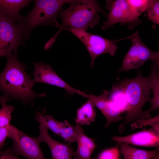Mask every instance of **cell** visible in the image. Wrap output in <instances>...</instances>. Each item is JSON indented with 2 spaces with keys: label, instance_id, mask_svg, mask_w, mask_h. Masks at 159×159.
<instances>
[{
  "label": "cell",
  "instance_id": "6da1fadb",
  "mask_svg": "<svg viewBox=\"0 0 159 159\" xmlns=\"http://www.w3.org/2000/svg\"><path fill=\"white\" fill-rule=\"evenodd\" d=\"M18 52L7 56V62L0 73V102L2 105L11 99L19 100L26 105L28 103L32 105L37 98L45 96L46 94H38L34 92L33 79L26 71L27 67L19 61Z\"/></svg>",
  "mask_w": 159,
  "mask_h": 159
},
{
  "label": "cell",
  "instance_id": "7a4b0ae2",
  "mask_svg": "<svg viewBox=\"0 0 159 159\" xmlns=\"http://www.w3.org/2000/svg\"><path fill=\"white\" fill-rule=\"evenodd\" d=\"M114 85L125 94L127 101V114L118 129L120 133L124 131L126 125L138 119H144L143 107L151 99V82L150 76L144 77L139 73L132 79L125 78Z\"/></svg>",
  "mask_w": 159,
  "mask_h": 159
},
{
  "label": "cell",
  "instance_id": "3957f363",
  "mask_svg": "<svg viewBox=\"0 0 159 159\" xmlns=\"http://www.w3.org/2000/svg\"><path fill=\"white\" fill-rule=\"evenodd\" d=\"M105 14L98 1L95 0H74L67 9L60 13L62 24L59 30L51 39L55 41L62 29L65 27L80 29L87 31L99 24L98 14Z\"/></svg>",
  "mask_w": 159,
  "mask_h": 159
},
{
  "label": "cell",
  "instance_id": "277c9868",
  "mask_svg": "<svg viewBox=\"0 0 159 159\" xmlns=\"http://www.w3.org/2000/svg\"><path fill=\"white\" fill-rule=\"evenodd\" d=\"M73 0H36L34 6L27 16L15 23L25 41L30 37L32 31L40 25H51L59 27L57 21L59 13L62 10L63 5L71 3Z\"/></svg>",
  "mask_w": 159,
  "mask_h": 159
},
{
  "label": "cell",
  "instance_id": "5b68a950",
  "mask_svg": "<svg viewBox=\"0 0 159 159\" xmlns=\"http://www.w3.org/2000/svg\"><path fill=\"white\" fill-rule=\"evenodd\" d=\"M67 30L75 36L84 44L91 58L90 67L92 69L95 59L100 55L108 53L114 56L117 49L116 43L126 39H130L134 36V33L130 36L120 39L111 40L100 36L92 34L80 29H72L68 27L62 28Z\"/></svg>",
  "mask_w": 159,
  "mask_h": 159
},
{
  "label": "cell",
  "instance_id": "8992f818",
  "mask_svg": "<svg viewBox=\"0 0 159 159\" xmlns=\"http://www.w3.org/2000/svg\"><path fill=\"white\" fill-rule=\"evenodd\" d=\"M131 46L124 57L119 72L133 69H139L147 60H150L159 66V51L148 48L142 42L138 33L131 38Z\"/></svg>",
  "mask_w": 159,
  "mask_h": 159
},
{
  "label": "cell",
  "instance_id": "52a82bcc",
  "mask_svg": "<svg viewBox=\"0 0 159 159\" xmlns=\"http://www.w3.org/2000/svg\"><path fill=\"white\" fill-rule=\"evenodd\" d=\"M8 137L13 142L12 146L9 148L11 154L21 155L27 159H46L37 138L29 136L11 125L8 127Z\"/></svg>",
  "mask_w": 159,
  "mask_h": 159
},
{
  "label": "cell",
  "instance_id": "ba28073f",
  "mask_svg": "<svg viewBox=\"0 0 159 159\" xmlns=\"http://www.w3.org/2000/svg\"><path fill=\"white\" fill-rule=\"evenodd\" d=\"M25 42L12 18L0 13V58L18 52Z\"/></svg>",
  "mask_w": 159,
  "mask_h": 159
},
{
  "label": "cell",
  "instance_id": "9c48e42d",
  "mask_svg": "<svg viewBox=\"0 0 159 159\" xmlns=\"http://www.w3.org/2000/svg\"><path fill=\"white\" fill-rule=\"evenodd\" d=\"M34 70L33 72V81L36 83H42L64 89L70 94H77L83 96L85 93L70 86L62 79L52 69L50 64L42 62H34Z\"/></svg>",
  "mask_w": 159,
  "mask_h": 159
},
{
  "label": "cell",
  "instance_id": "30bf717a",
  "mask_svg": "<svg viewBox=\"0 0 159 159\" xmlns=\"http://www.w3.org/2000/svg\"><path fill=\"white\" fill-rule=\"evenodd\" d=\"M106 9L109 10L107 20L102 29L105 30L117 23H128L131 29L133 17L132 11L127 0H106Z\"/></svg>",
  "mask_w": 159,
  "mask_h": 159
},
{
  "label": "cell",
  "instance_id": "8fae6325",
  "mask_svg": "<svg viewBox=\"0 0 159 159\" xmlns=\"http://www.w3.org/2000/svg\"><path fill=\"white\" fill-rule=\"evenodd\" d=\"M109 93L107 90H105L99 96L85 93L83 97L90 100L104 116L106 120L105 128L113 122L122 120L123 117L121 114L124 111L109 99Z\"/></svg>",
  "mask_w": 159,
  "mask_h": 159
},
{
  "label": "cell",
  "instance_id": "7c38bea8",
  "mask_svg": "<svg viewBox=\"0 0 159 159\" xmlns=\"http://www.w3.org/2000/svg\"><path fill=\"white\" fill-rule=\"evenodd\" d=\"M111 139L119 144L125 143L140 146L158 148L159 130L151 127L127 136H113Z\"/></svg>",
  "mask_w": 159,
  "mask_h": 159
},
{
  "label": "cell",
  "instance_id": "4fadbf2b",
  "mask_svg": "<svg viewBox=\"0 0 159 159\" xmlns=\"http://www.w3.org/2000/svg\"><path fill=\"white\" fill-rule=\"evenodd\" d=\"M39 125L40 132L37 137L40 143H46L49 147L52 154V159H72L74 155L70 144L60 143L53 139L48 132V129L40 120H38Z\"/></svg>",
  "mask_w": 159,
  "mask_h": 159
},
{
  "label": "cell",
  "instance_id": "5bb4252c",
  "mask_svg": "<svg viewBox=\"0 0 159 159\" xmlns=\"http://www.w3.org/2000/svg\"><path fill=\"white\" fill-rule=\"evenodd\" d=\"M75 124L76 142L77 147L74 154L81 159H92V153L96 147L94 140L85 134L80 124L77 122Z\"/></svg>",
  "mask_w": 159,
  "mask_h": 159
},
{
  "label": "cell",
  "instance_id": "9a60e30c",
  "mask_svg": "<svg viewBox=\"0 0 159 159\" xmlns=\"http://www.w3.org/2000/svg\"><path fill=\"white\" fill-rule=\"evenodd\" d=\"M32 1L29 0H0V13L11 17L15 23L20 21L23 16L19 14L20 11L29 5Z\"/></svg>",
  "mask_w": 159,
  "mask_h": 159
},
{
  "label": "cell",
  "instance_id": "2e32d148",
  "mask_svg": "<svg viewBox=\"0 0 159 159\" xmlns=\"http://www.w3.org/2000/svg\"><path fill=\"white\" fill-rule=\"evenodd\" d=\"M44 109L42 112H36L35 118L41 121L47 127L56 135L63 138L67 134L70 127V124L66 120L60 122L55 119L52 115L44 114Z\"/></svg>",
  "mask_w": 159,
  "mask_h": 159
},
{
  "label": "cell",
  "instance_id": "e0dca14e",
  "mask_svg": "<svg viewBox=\"0 0 159 159\" xmlns=\"http://www.w3.org/2000/svg\"><path fill=\"white\" fill-rule=\"evenodd\" d=\"M159 66L155 64L151 67L150 75L151 82V93L153 97L150 102V107L148 110L144 111V119L151 118V112L159 108Z\"/></svg>",
  "mask_w": 159,
  "mask_h": 159
},
{
  "label": "cell",
  "instance_id": "ac0fdd59",
  "mask_svg": "<svg viewBox=\"0 0 159 159\" xmlns=\"http://www.w3.org/2000/svg\"><path fill=\"white\" fill-rule=\"evenodd\" d=\"M120 153L124 159H151L159 150V148L152 151L136 148L127 143L120 144Z\"/></svg>",
  "mask_w": 159,
  "mask_h": 159
},
{
  "label": "cell",
  "instance_id": "d6986e66",
  "mask_svg": "<svg viewBox=\"0 0 159 159\" xmlns=\"http://www.w3.org/2000/svg\"><path fill=\"white\" fill-rule=\"evenodd\" d=\"M95 107L93 103L88 100L77 110L75 122L81 125H90L95 120L96 113Z\"/></svg>",
  "mask_w": 159,
  "mask_h": 159
},
{
  "label": "cell",
  "instance_id": "ffe728a7",
  "mask_svg": "<svg viewBox=\"0 0 159 159\" xmlns=\"http://www.w3.org/2000/svg\"><path fill=\"white\" fill-rule=\"evenodd\" d=\"M130 7L133 17L132 24H137L141 21L139 16L143 12L147 11L154 0H127Z\"/></svg>",
  "mask_w": 159,
  "mask_h": 159
},
{
  "label": "cell",
  "instance_id": "44dd1931",
  "mask_svg": "<svg viewBox=\"0 0 159 159\" xmlns=\"http://www.w3.org/2000/svg\"><path fill=\"white\" fill-rule=\"evenodd\" d=\"M2 107L0 108V128L10 125L11 113L14 109V107L6 104L2 105Z\"/></svg>",
  "mask_w": 159,
  "mask_h": 159
},
{
  "label": "cell",
  "instance_id": "7402d4cb",
  "mask_svg": "<svg viewBox=\"0 0 159 159\" xmlns=\"http://www.w3.org/2000/svg\"><path fill=\"white\" fill-rule=\"evenodd\" d=\"M151 126L152 127L159 130V115L148 119H138L131 125V129L133 130L141 128L146 125Z\"/></svg>",
  "mask_w": 159,
  "mask_h": 159
},
{
  "label": "cell",
  "instance_id": "603a6c76",
  "mask_svg": "<svg viewBox=\"0 0 159 159\" xmlns=\"http://www.w3.org/2000/svg\"><path fill=\"white\" fill-rule=\"evenodd\" d=\"M148 19L154 24H159V1L154 0L147 11Z\"/></svg>",
  "mask_w": 159,
  "mask_h": 159
},
{
  "label": "cell",
  "instance_id": "cb8c5ba5",
  "mask_svg": "<svg viewBox=\"0 0 159 159\" xmlns=\"http://www.w3.org/2000/svg\"><path fill=\"white\" fill-rule=\"evenodd\" d=\"M119 153L118 146L112 147L102 151L98 159H118Z\"/></svg>",
  "mask_w": 159,
  "mask_h": 159
},
{
  "label": "cell",
  "instance_id": "d4e9b609",
  "mask_svg": "<svg viewBox=\"0 0 159 159\" xmlns=\"http://www.w3.org/2000/svg\"><path fill=\"white\" fill-rule=\"evenodd\" d=\"M9 126L0 128V149L4 147L5 141L6 138L8 137Z\"/></svg>",
  "mask_w": 159,
  "mask_h": 159
},
{
  "label": "cell",
  "instance_id": "484cf974",
  "mask_svg": "<svg viewBox=\"0 0 159 159\" xmlns=\"http://www.w3.org/2000/svg\"><path fill=\"white\" fill-rule=\"evenodd\" d=\"M0 159H19L16 156L11 154L9 148L3 151L0 150Z\"/></svg>",
  "mask_w": 159,
  "mask_h": 159
},
{
  "label": "cell",
  "instance_id": "4316f807",
  "mask_svg": "<svg viewBox=\"0 0 159 159\" xmlns=\"http://www.w3.org/2000/svg\"><path fill=\"white\" fill-rule=\"evenodd\" d=\"M151 159H159V153L157 152Z\"/></svg>",
  "mask_w": 159,
  "mask_h": 159
},
{
  "label": "cell",
  "instance_id": "83f0119b",
  "mask_svg": "<svg viewBox=\"0 0 159 159\" xmlns=\"http://www.w3.org/2000/svg\"><path fill=\"white\" fill-rule=\"evenodd\" d=\"M73 159H81L77 155H74Z\"/></svg>",
  "mask_w": 159,
  "mask_h": 159
}]
</instances>
